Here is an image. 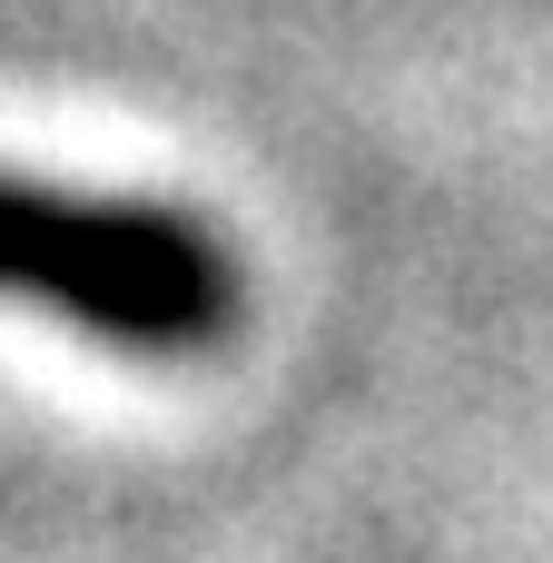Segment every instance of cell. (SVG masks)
<instances>
[{
  "label": "cell",
  "mask_w": 553,
  "mask_h": 563,
  "mask_svg": "<svg viewBox=\"0 0 553 563\" xmlns=\"http://www.w3.org/2000/svg\"><path fill=\"white\" fill-rule=\"evenodd\" d=\"M0 297L139 356H198L237 336L247 277L218 228L168 198H99L49 178H0Z\"/></svg>",
  "instance_id": "cell-1"
}]
</instances>
